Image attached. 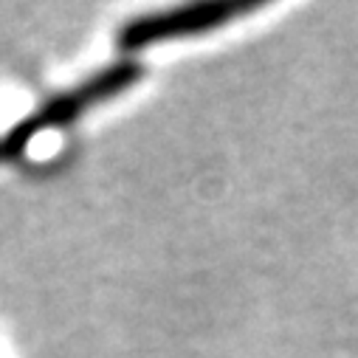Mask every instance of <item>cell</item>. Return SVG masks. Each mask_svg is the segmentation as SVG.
Instances as JSON below:
<instances>
[{"label": "cell", "mask_w": 358, "mask_h": 358, "mask_svg": "<svg viewBox=\"0 0 358 358\" xmlns=\"http://www.w3.org/2000/svg\"><path fill=\"white\" fill-rule=\"evenodd\" d=\"M141 76V68L133 65V62H122V65H113L102 73H96L91 82H85L73 91L51 99L48 105H43L31 119H26L23 124H17L6 138H3V150L6 155H17L29 147V141L34 136H40V130H51V127H62V124H71L79 113H85L87 108L94 105H102L108 102L110 96L122 94L127 85H133L136 79Z\"/></svg>", "instance_id": "cell-1"}, {"label": "cell", "mask_w": 358, "mask_h": 358, "mask_svg": "<svg viewBox=\"0 0 358 358\" xmlns=\"http://www.w3.org/2000/svg\"><path fill=\"white\" fill-rule=\"evenodd\" d=\"M248 6L245 3H192L181 9H169L161 15H147L133 20L122 34L124 48H147L152 43H166L175 37H189L209 31L220 23H226L234 15H243Z\"/></svg>", "instance_id": "cell-2"}, {"label": "cell", "mask_w": 358, "mask_h": 358, "mask_svg": "<svg viewBox=\"0 0 358 358\" xmlns=\"http://www.w3.org/2000/svg\"><path fill=\"white\" fill-rule=\"evenodd\" d=\"M0 158H9V155H6V150H3V141H0Z\"/></svg>", "instance_id": "cell-3"}]
</instances>
